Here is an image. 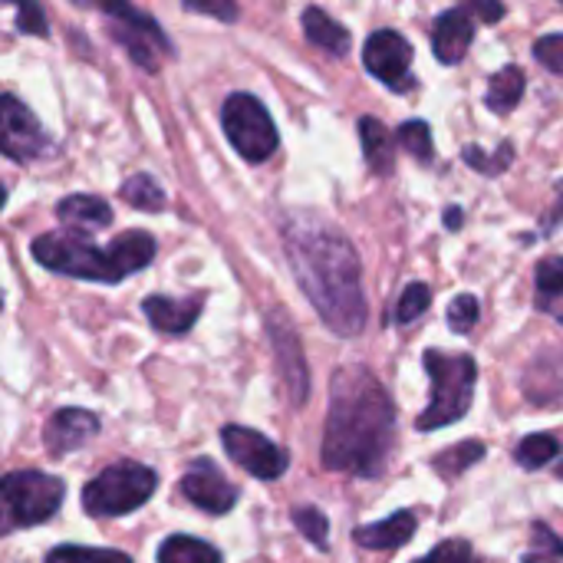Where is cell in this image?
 Listing matches in <instances>:
<instances>
[{
	"label": "cell",
	"mask_w": 563,
	"mask_h": 563,
	"mask_svg": "<svg viewBox=\"0 0 563 563\" xmlns=\"http://www.w3.org/2000/svg\"><path fill=\"white\" fill-rule=\"evenodd\" d=\"M284 251L294 277L320 320L336 336H356L366 327L363 267L346 234L313 214L284 221Z\"/></svg>",
	"instance_id": "6da1fadb"
},
{
	"label": "cell",
	"mask_w": 563,
	"mask_h": 563,
	"mask_svg": "<svg viewBox=\"0 0 563 563\" xmlns=\"http://www.w3.org/2000/svg\"><path fill=\"white\" fill-rule=\"evenodd\" d=\"M396 445V406L366 366H343L330 383L323 468L379 478Z\"/></svg>",
	"instance_id": "7a4b0ae2"
},
{
	"label": "cell",
	"mask_w": 563,
	"mask_h": 563,
	"mask_svg": "<svg viewBox=\"0 0 563 563\" xmlns=\"http://www.w3.org/2000/svg\"><path fill=\"white\" fill-rule=\"evenodd\" d=\"M422 366L432 379V399H429L426 412L416 419V429L435 432V429L462 422L472 409V399H475L478 363L468 353L426 350Z\"/></svg>",
	"instance_id": "3957f363"
},
{
	"label": "cell",
	"mask_w": 563,
	"mask_h": 563,
	"mask_svg": "<svg viewBox=\"0 0 563 563\" xmlns=\"http://www.w3.org/2000/svg\"><path fill=\"white\" fill-rule=\"evenodd\" d=\"M33 257L36 264H43L53 274H66V277H79V280H96V284H119L125 274L112 254V247H96L86 231H53V234H40L33 241Z\"/></svg>",
	"instance_id": "277c9868"
},
{
	"label": "cell",
	"mask_w": 563,
	"mask_h": 563,
	"mask_svg": "<svg viewBox=\"0 0 563 563\" xmlns=\"http://www.w3.org/2000/svg\"><path fill=\"white\" fill-rule=\"evenodd\" d=\"M158 488V475L142 462H115L82 488V508L92 518H119L139 511Z\"/></svg>",
	"instance_id": "5b68a950"
},
{
	"label": "cell",
	"mask_w": 563,
	"mask_h": 563,
	"mask_svg": "<svg viewBox=\"0 0 563 563\" xmlns=\"http://www.w3.org/2000/svg\"><path fill=\"white\" fill-rule=\"evenodd\" d=\"M0 495H3V511H7L3 531L36 528V525L49 521L59 511L66 485L56 475L26 468V472H10L0 482Z\"/></svg>",
	"instance_id": "8992f818"
},
{
	"label": "cell",
	"mask_w": 563,
	"mask_h": 563,
	"mask_svg": "<svg viewBox=\"0 0 563 563\" xmlns=\"http://www.w3.org/2000/svg\"><path fill=\"white\" fill-rule=\"evenodd\" d=\"M221 125L228 142L238 148L241 158L247 162H267L277 152V125L271 119V112L264 109V102L251 92H234L228 96L224 109H221Z\"/></svg>",
	"instance_id": "52a82bcc"
},
{
	"label": "cell",
	"mask_w": 563,
	"mask_h": 563,
	"mask_svg": "<svg viewBox=\"0 0 563 563\" xmlns=\"http://www.w3.org/2000/svg\"><path fill=\"white\" fill-rule=\"evenodd\" d=\"M99 10L109 16L112 40L145 73H155L158 69V56L162 53H172V43L165 40L162 26L148 13H142L139 7H132L129 0H99Z\"/></svg>",
	"instance_id": "ba28073f"
},
{
	"label": "cell",
	"mask_w": 563,
	"mask_h": 563,
	"mask_svg": "<svg viewBox=\"0 0 563 563\" xmlns=\"http://www.w3.org/2000/svg\"><path fill=\"white\" fill-rule=\"evenodd\" d=\"M221 445L234 465H241L247 475H254L261 482H277L290 465V455L280 445H274L267 435L244 429V426H224Z\"/></svg>",
	"instance_id": "9c48e42d"
},
{
	"label": "cell",
	"mask_w": 563,
	"mask_h": 563,
	"mask_svg": "<svg viewBox=\"0 0 563 563\" xmlns=\"http://www.w3.org/2000/svg\"><path fill=\"white\" fill-rule=\"evenodd\" d=\"M366 69L389 89L406 92L412 89V43L396 30H376L369 33L363 46Z\"/></svg>",
	"instance_id": "30bf717a"
},
{
	"label": "cell",
	"mask_w": 563,
	"mask_h": 563,
	"mask_svg": "<svg viewBox=\"0 0 563 563\" xmlns=\"http://www.w3.org/2000/svg\"><path fill=\"white\" fill-rule=\"evenodd\" d=\"M3 115V155L13 162H36L49 152V135L40 125V119L13 96L7 92L0 99Z\"/></svg>",
	"instance_id": "8fae6325"
},
{
	"label": "cell",
	"mask_w": 563,
	"mask_h": 563,
	"mask_svg": "<svg viewBox=\"0 0 563 563\" xmlns=\"http://www.w3.org/2000/svg\"><path fill=\"white\" fill-rule=\"evenodd\" d=\"M178 492L185 495V501H191L195 508L208 515H228L241 498L238 488L224 478V472L211 459H195L188 472L181 475Z\"/></svg>",
	"instance_id": "7c38bea8"
},
{
	"label": "cell",
	"mask_w": 563,
	"mask_h": 563,
	"mask_svg": "<svg viewBox=\"0 0 563 563\" xmlns=\"http://www.w3.org/2000/svg\"><path fill=\"white\" fill-rule=\"evenodd\" d=\"M267 336H271V343H274V356H277L284 386H287V393H290V402L300 409V406L307 402V393H310V373H307V363H303L300 340H297L294 327H290L280 313H271V317H267Z\"/></svg>",
	"instance_id": "4fadbf2b"
},
{
	"label": "cell",
	"mask_w": 563,
	"mask_h": 563,
	"mask_svg": "<svg viewBox=\"0 0 563 563\" xmlns=\"http://www.w3.org/2000/svg\"><path fill=\"white\" fill-rule=\"evenodd\" d=\"M99 432V416L89 409H59L43 426V445L53 459H63L76 449H82Z\"/></svg>",
	"instance_id": "5bb4252c"
},
{
	"label": "cell",
	"mask_w": 563,
	"mask_h": 563,
	"mask_svg": "<svg viewBox=\"0 0 563 563\" xmlns=\"http://www.w3.org/2000/svg\"><path fill=\"white\" fill-rule=\"evenodd\" d=\"M201 307H205V297L195 294V297H162V294H152L142 300V310L148 317V323L158 330V333H168V336H181L195 327V320L201 317Z\"/></svg>",
	"instance_id": "9a60e30c"
},
{
	"label": "cell",
	"mask_w": 563,
	"mask_h": 563,
	"mask_svg": "<svg viewBox=\"0 0 563 563\" xmlns=\"http://www.w3.org/2000/svg\"><path fill=\"white\" fill-rule=\"evenodd\" d=\"M475 40V20L468 10H445L439 13L435 26H432V49L439 56V63H462L468 46Z\"/></svg>",
	"instance_id": "2e32d148"
},
{
	"label": "cell",
	"mask_w": 563,
	"mask_h": 563,
	"mask_svg": "<svg viewBox=\"0 0 563 563\" xmlns=\"http://www.w3.org/2000/svg\"><path fill=\"white\" fill-rule=\"evenodd\" d=\"M416 528H419V521H416L412 511H396L386 521L356 528L353 531V541L360 548H366V551H396V548H402V544L412 541Z\"/></svg>",
	"instance_id": "e0dca14e"
},
{
	"label": "cell",
	"mask_w": 563,
	"mask_h": 563,
	"mask_svg": "<svg viewBox=\"0 0 563 563\" xmlns=\"http://www.w3.org/2000/svg\"><path fill=\"white\" fill-rule=\"evenodd\" d=\"M56 218L73 228V231H99L112 224V208L109 201L96 198V195H69L56 205Z\"/></svg>",
	"instance_id": "ac0fdd59"
},
{
	"label": "cell",
	"mask_w": 563,
	"mask_h": 563,
	"mask_svg": "<svg viewBox=\"0 0 563 563\" xmlns=\"http://www.w3.org/2000/svg\"><path fill=\"white\" fill-rule=\"evenodd\" d=\"M360 142H363V155L373 175H393L396 168V142L393 132L376 119V115H363L360 119Z\"/></svg>",
	"instance_id": "d6986e66"
},
{
	"label": "cell",
	"mask_w": 563,
	"mask_h": 563,
	"mask_svg": "<svg viewBox=\"0 0 563 563\" xmlns=\"http://www.w3.org/2000/svg\"><path fill=\"white\" fill-rule=\"evenodd\" d=\"M303 33H307V40L313 43V46H320V49H327V53H333V56H343L346 49H350V30L346 26H340L327 10H320V7H307L303 10Z\"/></svg>",
	"instance_id": "ffe728a7"
},
{
	"label": "cell",
	"mask_w": 563,
	"mask_h": 563,
	"mask_svg": "<svg viewBox=\"0 0 563 563\" xmlns=\"http://www.w3.org/2000/svg\"><path fill=\"white\" fill-rule=\"evenodd\" d=\"M109 247H112V254H115L125 277L145 271L152 264V257H155V238L148 231H125Z\"/></svg>",
	"instance_id": "44dd1931"
},
{
	"label": "cell",
	"mask_w": 563,
	"mask_h": 563,
	"mask_svg": "<svg viewBox=\"0 0 563 563\" xmlns=\"http://www.w3.org/2000/svg\"><path fill=\"white\" fill-rule=\"evenodd\" d=\"M521 96H525V73L518 66H505V69H498L492 76L488 92H485V102H488L492 112L508 115V112H515V106L521 102Z\"/></svg>",
	"instance_id": "7402d4cb"
},
{
	"label": "cell",
	"mask_w": 563,
	"mask_h": 563,
	"mask_svg": "<svg viewBox=\"0 0 563 563\" xmlns=\"http://www.w3.org/2000/svg\"><path fill=\"white\" fill-rule=\"evenodd\" d=\"M485 442H478V439H468V442H459V445H452V449H445V452H439L435 459H432V468L439 472V478H445V482H452V478H462L472 465H478L482 459H485Z\"/></svg>",
	"instance_id": "603a6c76"
},
{
	"label": "cell",
	"mask_w": 563,
	"mask_h": 563,
	"mask_svg": "<svg viewBox=\"0 0 563 563\" xmlns=\"http://www.w3.org/2000/svg\"><path fill=\"white\" fill-rule=\"evenodd\" d=\"M158 563H221V551L211 548L208 541H198L188 534H172L158 548Z\"/></svg>",
	"instance_id": "cb8c5ba5"
},
{
	"label": "cell",
	"mask_w": 563,
	"mask_h": 563,
	"mask_svg": "<svg viewBox=\"0 0 563 563\" xmlns=\"http://www.w3.org/2000/svg\"><path fill=\"white\" fill-rule=\"evenodd\" d=\"M561 455V439L551 435V432H538V435H528L518 449H515V462L528 472H538L544 468L548 462H554Z\"/></svg>",
	"instance_id": "d4e9b609"
},
{
	"label": "cell",
	"mask_w": 563,
	"mask_h": 563,
	"mask_svg": "<svg viewBox=\"0 0 563 563\" xmlns=\"http://www.w3.org/2000/svg\"><path fill=\"white\" fill-rule=\"evenodd\" d=\"M119 195H122V201H129L132 208H139V211H162L165 208V191H162V185L152 178V175H132L122 188H119Z\"/></svg>",
	"instance_id": "484cf974"
},
{
	"label": "cell",
	"mask_w": 563,
	"mask_h": 563,
	"mask_svg": "<svg viewBox=\"0 0 563 563\" xmlns=\"http://www.w3.org/2000/svg\"><path fill=\"white\" fill-rule=\"evenodd\" d=\"M462 158H465L468 168H475V172H482V175H501V172L511 168L515 145H511V142H501L492 155H488L485 148H478V145H465V148H462Z\"/></svg>",
	"instance_id": "4316f807"
},
{
	"label": "cell",
	"mask_w": 563,
	"mask_h": 563,
	"mask_svg": "<svg viewBox=\"0 0 563 563\" xmlns=\"http://www.w3.org/2000/svg\"><path fill=\"white\" fill-rule=\"evenodd\" d=\"M43 563H132L129 554L109 551V548H79V544H63L53 548Z\"/></svg>",
	"instance_id": "83f0119b"
},
{
	"label": "cell",
	"mask_w": 563,
	"mask_h": 563,
	"mask_svg": "<svg viewBox=\"0 0 563 563\" xmlns=\"http://www.w3.org/2000/svg\"><path fill=\"white\" fill-rule=\"evenodd\" d=\"M531 548L525 551L521 563H563V541L544 525V521H534L531 525Z\"/></svg>",
	"instance_id": "f1b7e54d"
},
{
	"label": "cell",
	"mask_w": 563,
	"mask_h": 563,
	"mask_svg": "<svg viewBox=\"0 0 563 563\" xmlns=\"http://www.w3.org/2000/svg\"><path fill=\"white\" fill-rule=\"evenodd\" d=\"M399 145L412 158H419L422 165H432V158H435V142H432V132L422 119H409L399 125Z\"/></svg>",
	"instance_id": "f546056e"
},
{
	"label": "cell",
	"mask_w": 563,
	"mask_h": 563,
	"mask_svg": "<svg viewBox=\"0 0 563 563\" xmlns=\"http://www.w3.org/2000/svg\"><path fill=\"white\" fill-rule=\"evenodd\" d=\"M429 303H432V290H429V284H409L406 290H402V297H399V303H396V323H412V320H419L426 310H429Z\"/></svg>",
	"instance_id": "4dcf8cb0"
},
{
	"label": "cell",
	"mask_w": 563,
	"mask_h": 563,
	"mask_svg": "<svg viewBox=\"0 0 563 563\" xmlns=\"http://www.w3.org/2000/svg\"><path fill=\"white\" fill-rule=\"evenodd\" d=\"M294 525H297V531L310 541V544H317L320 551H327V534H330V521H327V515L323 511H317V508H297L294 515Z\"/></svg>",
	"instance_id": "1f68e13d"
},
{
	"label": "cell",
	"mask_w": 563,
	"mask_h": 563,
	"mask_svg": "<svg viewBox=\"0 0 563 563\" xmlns=\"http://www.w3.org/2000/svg\"><path fill=\"white\" fill-rule=\"evenodd\" d=\"M416 563H478V558H475V551H472L468 541L452 538V541L435 544L426 558H419Z\"/></svg>",
	"instance_id": "d6a6232c"
},
{
	"label": "cell",
	"mask_w": 563,
	"mask_h": 563,
	"mask_svg": "<svg viewBox=\"0 0 563 563\" xmlns=\"http://www.w3.org/2000/svg\"><path fill=\"white\" fill-rule=\"evenodd\" d=\"M478 313H482L478 300H475L472 294H459V297L452 300V307H449V327H452L455 333H468V330H475Z\"/></svg>",
	"instance_id": "836d02e7"
},
{
	"label": "cell",
	"mask_w": 563,
	"mask_h": 563,
	"mask_svg": "<svg viewBox=\"0 0 563 563\" xmlns=\"http://www.w3.org/2000/svg\"><path fill=\"white\" fill-rule=\"evenodd\" d=\"M16 7V26L33 36H46V13L40 0H10Z\"/></svg>",
	"instance_id": "e575fe53"
},
{
	"label": "cell",
	"mask_w": 563,
	"mask_h": 563,
	"mask_svg": "<svg viewBox=\"0 0 563 563\" xmlns=\"http://www.w3.org/2000/svg\"><path fill=\"white\" fill-rule=\"evenodd\" d=\"M534 59H538L548 73L563 76V33L541 36V40L534 43Z\"/></svg>",
	"instance_id": "d590c367"
},
{
	"label": "cell",
	"mask_w": 563,
	"mask_h": 563,
	"mask_svg": "<svg viewBox=\"0 0 563 563\" xmlns=\"http://www.w3.org/2000/svg\"><path fill=\"white\" fill-rule=\"evenodd\" d=\"M538 297H548L563 287V257H544L538 264Z\"/></svg>",
	"instance_id": "8d00e7d4"
},
{
	"label": "cell",
	"mask_w": 563,
	"mask_h": 563,
	"mask_svg": "<svg viewBox=\"0 0 563 563\" xmlns=\"http://www.w3.org/2000/svg\"><path fill=\"white\" fill-rule=\"evenodd\" d=\"M188 10L195 13H205V16H214L221 23H234L238 20V3L234 0H181Z\"/></svg>",
	"instance_id": "74e56055"
},
{
	"label": "cell",
	"mask_w": 563,
	"mask_h": 563,
	"mask_svg": "<svg viewBox=\"0 0 563 563\" xmlns=\"http://www.w3.org/2000/svg\"><path fill=\"white\" fill-rule=\"evenodd\" d=\"M465 10L475 13V16L485 20V23H498V20L505 16V3H501V0H468Z\"/></svg>",
	"instance_id": "f35d334b"
},
{
	"label": "cell",
	"mask_w": 563,
	"mask_h": 563,
	"mask_svg": "<svg viewBox=\"0 0 563 563\" xmlns=\"http://www.w3.org/2000/svg\"><path fill=\"white\" fill-rule=\"evenodd\" d=\"M538 310L551 313V317L563 327V287L561 290H554V294H548V297H538Z\"/></svg>",
	"instance_id": "ab89813d"
},
{
	"label": "cell",
	"mask_w": 563,
	"mask_h": 563,
	"mask_svg": "<svg viewBox=\"0 0 563 563\" xmlns=\"http://www.w3.org/2000/svg\"><path fill=\"white\" fill-rule=\"evenodd\" d=\"M445 228H452V231L462 228V208H459V205H452V208L445 211Z\"/></svg>",
	"instance_id": "60d3db41"
},
{
	"label": "cell",
	"mask_w": 563,
	"mask_h": 563,
	"mask_svg": "<svg viewBox=\"0 0 563 563\" xmlns=\"http://www.w3.org/2000/svg\"><path fill=\"white\" fill-rule=\"evenodd\" d=\"M69 3H76V7H99V0H69Z\"/></svg>",
	"instance_id": "b9f144b4"
},
{
	"label": "cell",
	"mask_w": 563,
	"mask_h": 563,
	"mask_svg": "<svg viewBox=\"0 0 563 563\" xmlns=\"http://www.w3.org/2000/svg\"><path fill=\"white\" fill-rule=\"evenodd\" d=\"M558 475H561V478H563V465H558Z\"/></svg>",
	"instance_id": "7bdbcfd3"
}]
</instances>
